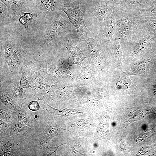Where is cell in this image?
Segmentation results:
<instances>
[{
  "label": "cell",
  "mask_w": 156,
  "mask_h": 156,
  "mask_svg": "<svg viewBox=\"0 0 156 156\" xmlns=\"http://www.w3.org/2000/svg\"><path fill=\"white\" fill-rule=\"evenodd\" d=\"M21 68L32 88L33 95L45 102L51 99V81L45 61L33 58L25 62Z\"/></svg>",
  "instance_id": "obj_1"
},
{
  "label": "cell",
  "mask_w": 156,
  "mask_h": 156,
  "mask_svg": "<svg viewBox=\"0 0 156 156\" xmlns=\"http://www.w3.org/2000/svg\"><path fill=\"white\" fill-rule=\"evenodd\" d=\"M74 27L69 21L64 19L57 12L47 27L40 42V47L43 48L49 43L76 37Z\"/></svg>",
  "instance_id": "obj_2"
},
{
  "label": "cell",
  "mask_w": 156,
  "mask_h": 156,
  "mask_svg": "<svg viewBox=\"0 0 156 156\" xmlns=\"http://www.w3.org/2000/svg\"><path fill=\"white\" fill-rule=\"evenodd\" d=\"M5 60L12 73H17L20 64L32 60L31 55L21 42L16 39L6 38L3 40Z\"/></svg>",
  "instance_id": "obj_3"
},
{
  "label": "cell",
  "mask_w": 156,
  "mask_h": 156,
  "mask_svg": "<svg viewBox=\"0 0 156 156\" xmlns=\"http://www.w3.org/2000/svg\"><path fill=\"white\" fill-rule=\"evenodd\" d=\"M79 3L78 1L70 2L65 4H61L59 10L64 12L67 16L69 21L76 29V37L80 42L91 32L86 27L84 20L86 11L82 12L80 9Z\"/></svg>",
  "instance_id": "obj_4"
},
{
  "label": "cell",
  "mask_w": 156,
  "mask_h": 156,
  "mask_svg": "<svg viewBox=\"0 0 156 156\" xmlns=\"http://www.w3.org/2000/svg\"><path fill=\"white\" fill-rule=\"evenodd\" d=\"M100 23L97 36L101 41L108 43L113 38L116 29V19L113 13L107 15Z\"/></svg>",
  "instance_id": "obj_5"
},
{
  "label": "cell",
  "mask_w": 156,
  "mask_h": 156,
  "mask_svg": "<svg viewBox=\"0 0 156 156\" xmlns=\"http://www.w3.org/2000/svg\"><path fill=\"white\" fill-rule=\"evenodd\" d=\"M25 138L8 136L0 137V156L20 155V139Z\"/></svg>",
  "instance_id": "obj_6"
},
{
  "label": "cell",
  "mask_w": 156,
  "mask_h": 156,
  "mask_svg": "<svg viewBox=\"0 0 156 156\" xmlns=\"http://www.w3.org/2000/svg\"><path fill=\"white\" fill-rule=\"evenodd\" d=\"M59 133V129L49 122L42 132L33 138V140L34 145L38 146L40 149L43 147L49 145L51 140L58 135Z\"/></svg>",
  "instance_id": "obj_7"
},
{
  "label": "cell",
  "mask_w": 156,
  "mask_h": 156,
  "mask_svg": "<svg viewBox=\"0 0 156 156\" xmlns=\"http://www.w3.org/2000/svg\"><path fill=\"white\" fill-rule=\"evenodd\" d=\"M38 9L45 15L52 19L59 8L61 4L55 0H34Z\"/></svg>",
  "instance_id": "obj_8"
},
{
  "label": "cell",
  "mask_w": 156,
  "mask_h": 156,
  "mask_svg": "<svg viewBox=\"0 0 156 156\" xmlns=\"http://www.w3.org/2000/svg\"><path fill=\"white\" fill-rule=\"evenodd\" d=\"M7 7L11 16L17 19L27 10L26 3L22 0H0Z\"/></svg>",
  "instance_id": "obj_9"
},
{
  "label": "cell",
  "mask_w": 156,
  "mask_h": 156,
  "mask_svg": "<svg viewBox=\"0 0 156 156\" xmlns=\"http://www.w3.org/2000/svg\"><path fill=\"white\" fill-rule=\"evenodd\" d=\"M113 13L115 18L116 27L119 34L124 37H127L131 35L134 29L131 22L127 18L119 16L115 12Z\"/></svg>",
  "instance_id": "obj_10"
},
{
  "label": "cell",
  "mask_w": 156,
  "mask_h": 156,
  "mask_svg": "<svg viewBox=\"0 0 156 156\" xmlns=\"http://www.w3.org/2000/svg\"><path fill=\"white\" fill-rule=\"evenodd\" d=\"M113 10L112 2L109 1L100 5L89 8L87 11L95 16L101 22L107 15L113 13Z\"/></svg>",
  "instance_id": "obj_11"
},
{
  "label": "cell",
  "mask_w": 156,
  "mask_h": 156,
  "mask_svg": "<svg viewBox=\"0 0 156 156\" xmlns=\"http://www.w3.org/2000/svg\"><path fill=\"white\" fill-rule=\"evenodd\" d=\"M66 47L71 55L68 59L70 63L81 65L86 57L83 56L82 51L72 42L71 39H68Z\"/></svg>",
  "instance_id": "obj_12"
},
{
  "label": "cell",
  "mask_w": 156,
  "mask_h": 156,
  "mask_svg": "<svg viewBox=\"0 0 156 156\" xmlns=\"http://www.w3.org/2000/svg\"><path fill=\"white\" fill-rule=\"evenodd\" d=\"M0 103L6 107L16 112L22 108L13 99L9 91L5 88L0 86Z\"/></svg>",
  "instance_id": "obj_13"
},
{
  "label": "cell",
  "mask_w": 156,
  "mask_h": 156,
  "mask_svg": "<svg viewBox=\"0 0 156 156\" xmlns=\"http://www.w3.org/2000/svg\"><path fill=\"white\" fill-rule=\"evenodd\" d=\"M10 123L9 135L24 137L31 132L32 128L17 120ZM25 138V137H24Z\"/></svg>",
  "instance_id": "obj_14"
},
{
  "label": "cell",
  "mask_w": 156,
  "mask_h": 156,
  "mask_svg": "<svg viewBox=\"0 0 156 156\" xmlns=\"http://www.w3.org/2000/svg\"><path fill=\"white\" fill-rule=\"evenodd\" d=\"M42 107L44 109L52 114L62 116L68 118H70L71 116L76 114V113H78L77 111L72 109H56L52 107L47 104L46 102H45L42 104Z\"/></svg>",
  "instance_id": "obj_15"
},
{
  "label": "cell",
  "mask_w": 156,
  "mask_h": 156,
  "mask_svg": "<svg viewBox=\"0 0 156 156\" xmlns=\"http://www.w3.org/2000/svg\"><path fill=\"white\" fill-rule=\"evenodd\" d=\"M0 119L8 123H12L17 119L16 112L7 108L1 103Z\"/></svg>",
  "instance_id": "obj_16"
},
{
  "label": "cell",
  "mask_w": 156,
  "mask_h": 156,
  "mask_svg": "<svg viewBox=\"0 0 156 156\" xmlns=\"http://www.w3.org/2000/svg\"><path fill=\"white\" fill-rule=\"evenodd\" d=\"M17 120L31 128H33L36 121L31 118L25 111L22 108L16 112Z\"/></svg>",
  "instance_id": "obj_17"
},
{
  "label": "cell",
  "mask_w": 156,
  "mask_h": 156,
  "mask_svg": "<svg viewBox=\"0 0 156 156\" xmlns=\"http://www.w3.org/2000/svg\"><path fill=\"white\" fill-rule=\"evenodd\" d=\"M151 41V39L148 37L142 38L135 45L133 51L134 54L138 53L145 50L149 45Z\"/></svg>",
  "instance_id": "obj_18"
},
{
  "label": "cell",
  "mask_w": 156,
  "mask_h": 156,
  "mask_svg": "<svg viewBox=\"0 0 156 156\" xmlns=\"http://www.w3.org/2000/svg\"><path fill=\"white\" fill-rule=\"evenodd\" d=\"M65 144H63L55 147H50L49 145L44 146L40 148L38 155L40 156H56L57 152L59 147Z\"/></svg>",
  "instance_id": "obj_19"
},
{
  "label": "cell",
  "mask_w": 156,
  "mask_h": 156,
  "mask_svg": "<svg viewBox=\"0 0 156 156\" xmlns=\"http://www.w3.org/2000/svg\"><path fill=\"white\" fill-rule=\"evenodd\" d=\"M10 123L0 120V137L9 136Z\"/></svg>",
  "instance_id": "obj_20"
},
{
  "label": "cell",
  "mask_w": 156,
  "mask_h": 156,
  "mask_svg": "<svg viewBox=\"0 0 156 156\" xmlns=\"http://www.w3.org/2000/svg\"><path fill=\"white\" fill-rule=\"evenodd\" d=\"M114 50L116 56L118 59L121 60L122 53L120 43V39L118 37H115L114 39Z\"/></svg>",
  "instance_id": "obj_21"
},
{
  "label": "cell",
  "mask_w": 156,
  "mask_h": 156,
  "mask_svg": "<svg viewBox=\"0 0 156 156\" xmlns=\"http://www.w3.org/2000/svg\"><path fill=\"white\" fill-rule=\"evenodd\" d=\"M11 16L6 5L2 2H0V21L1 23L3 19Z\"/></svg>",
  "instance_id": "obj_22"
},
{
  "label": "cell",
  "mask_w": 156,
  "mask_h": 156,
  "mask_svg": "<svg viewBox=\"0 0 156 156\" xmlns=\"http://www.w3.org/2000/svg\"><path fill=\"white\" fill-rule=\"evenodd\" d=\"M21 74L20 80V86L23 89L30 88H32L29 83L23 72L21 70Z\"/></svg>",
  "instance_id": "obj_23"
},
{
  "label": "cell",
  "mask_w": 156,
  "mask_h": 156,
  "mask_svg": "<svg viewBox=\"0 0 156 156\" xmlns=\"http://www.w3.org/2000/svg\"><path fill=\"white\" fill-rule=\"evenodd\" d=\"M28 108L31 111L36 112L40 109V106L38 101L34 100L31 101L28 105Z\"/></svg>",
  "instance_id": "obj_24"
},
{
  "label": "cell",
  "mask_w": 156,
  "mask_h": 156,
  "mask_svg": "<svg viewBox=\"0 0 156 156\" xmlns=\"http://www.w3.org/2000/svg\"><path fill=\"white\" fill-rule=\"evenodd\" d=\"M23 15L26 18L28 21H34L38 16L36 13L32 14L31 13L24 12Z\"/></svg>",
  "instance_id": "obj_25"
},
{
  "label": "cell",
  "mask_w": 156,
  "mask_h": 156,
  "mask_svg": "<svg viewBox=\"0 0 156 156\" xmlns=\"http://www.w3.org/2000/svg\"><path fill=\"white\" fill-rule=\"evenodd\" d=\"M19 21L20 23L25 28L28 27V22L26 18L23 15H20L19 17Z\"/></svg>",
  "instance_id": "obj_26"
},
{
  "label": "cell",
  "mask_w": 156,
  "mask_h": 156,
  "mask_svg": "<svg viewBox=\"0 0 156 156\" xmlns=\"http://www.w3.org/2000/svg\"><path fill=\"white\" fill-rule=\"evenodd\" d=\"M85 2V7L84 10L86 11L88 9L91 8L90 5L92 4L96 3L98 0H82Z\"/></svg>",
  "instance_id": "obj_27"
},
{
  "label": "cell",
  "mask_w": 156,
  "mask_h": 156,
  "mask_svg": "<svg viewBox=\"0 0 156 156\" xmlns=\"http://www.w3.org/2000/svg\"><path fill=\"white\" fill-rule=\"evenodd\" d=\"M149 25L153 28L156 29V19H151L148 22Z\"/></svg>",
  "instance_id": "obj_28"
},
{
  "label": "cell",
  "mask_w": 156,
  "mask_h": 156,
  "mask_svg": "<svg viewBox=\"0 0 156 156\" xmlns=\"http://www.w3.org/2000/svg\"><path fill=\"white\" fill-rule=\"evenodd\" d=\"M129 3L133 5H138L140 3V0H126Z\"/></svg>",
  "instance_id": "obj_29"
},
{
  "label": "cell",
  "mask_w": 156,
  "mask_h": 156,
  "mask_svg": "<svg viewBox=\"0 0 156 156\" xmlns=\"http://www.w3.org/2000/svg\"><path fill=\"white\" fill-rule=\"evenodd\" d=\"M150 14L152 16H156V7H153L150 10Z\"/></svg>",
  "instance_id": "obj_30"
},
{
  "label": "cell",
  "mask_w": 156,
  "mask_h": 156,
  "mask_svg": "<svg viewBox=\"0 0 156 156\" xmlns=\"http://www.w3.org/2000/svg\"><path fill=\"white\" fill-rule=\"evenodd\" d=\"M61 4H65L70 2L71 0H55Z\"/></svg>",
  "instance_id": "obj_31"
},
{
  "label": "cell",
  "mask_w": 156,
  "mask_h": 156,
  "mask_svg": "<svg viewBox=\"0 0 156 156\" xmlns=\"http://www.w3.org/2000/svg\"><path fill=\"white\" fill-rule=\"evenodd\" d=\"M153 2L156 3V0H151Z\"/></svg>",
  "instance_id": "obj_32"
},
{
  "label": "cell",
  "mask_w": 156,
  "mask_h": 156,
  "mask_svg": "<svg viewBox=\"0 0 156 156\" xmlns=\"http://www.w3.org/2000/svg\"><path fill=\"white\" fill-rule=\"evenodd\" d=\"M154 88L155 90H156V85H155Z\"/></svg>",
  "instance_id": "obj_33"
}]
</instances>
